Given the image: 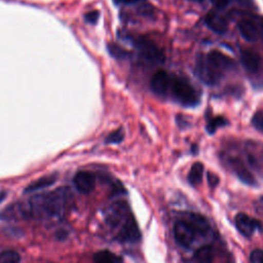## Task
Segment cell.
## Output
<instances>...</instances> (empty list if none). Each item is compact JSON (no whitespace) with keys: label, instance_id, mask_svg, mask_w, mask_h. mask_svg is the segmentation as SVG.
Instances as JSON below:
<instances>
[{"label":"cell","instance_id":"cell-31","mask_svg":"<svg viewBox=\"0 0 263 263\" xmlns=\"http://www.w3.org/2000/svg\"><path fill=\"white\" fill-rule=\"evenodd\" d=\"M140 1H144V0H115L116 3H123V4H133Z\"/></svg>","mask_w":263,"mask_h":263},{"label":"cell","instance_id":"cell-8","mask_svg":"<svg viewBox=\"0 0 263 263\" xmlns=\"http://www.w3.org/2000/svg\"><path fill=\"white\" fill-rule=\"evenodd\" d=\"M170 84H171V75L163 70L157 71L153 75L150 82L152 91L159 97H164L170 89Z\"/></svg>","mask_w":263,"mask_h":263},{"label":"cell","instance_id":"cell-34","mask_svg":"<svg viewBox=\"0 0 263 263\" xmlns=\"http://www.w3.org/2000/svg\"><path fill=\"white\" fill-rule=\"evenodd\" d=\"M260 26H261V32H262V35H263V18H262V21L260 23Z\"/></svg>","mask_w":263,"mask_h":263},{"label":"cell","instance_id":"cell-17","mask_svg":"<svg viewBox=\"0 0 263 263\" xmlns=\"http://www.w3.org/2000/svg\"><path fill=\"white\" fill-rule=\"evenodd\" d=\"M57 181V175L53 174V175H49V176H44L36 181H34L33 183L29 184L24 192L25 193H30V192H33V191H36V190H39V189H43V188H46V187H49L50 185H52L54 182Z\"/></svg>","mask_w":263,"mask_h":263},{"label":"cell","instance_id":"cell-20","mask_svg":"<svg viewBox=\"0 0 263 263\" xmlns=\"http://www.w3.org/2000/svg\"><path fill=\"white\" fill-rule=\"evenodd\" d=\"M93 263H116V257L110 251H99L93 256Z\"/></svg>","mask_w":263,"mask_h":263},{"label":"cell","instance_id":"cell-27","mask_svg":"<svg viewBox=\"0 0 263 263\" xmlns=\"http://www.w3.org/2000/svg\"><path fill=\"white\" fill-rule=\"evenodd\" d=\"M99 11H97V10H93V11H89V12H87L85 15H84V20H85V22H87V23H90V24H95V23H97V21H98V18H99Z\"/></svg>","mask_w":263,"mask_h":263},{"label":"cell","instance_id":"cell-13","mask_svg":"<svg viewBox=\"0 0 263 263\" xmlns=\"http://www.w3.org/2000/svg\"><path fill=\"white\" fill-rule=\"evenodd\" d=\"M184 221H186L191 226V228L193 229L195 234L205 235L211 230L208 220L199 214L189 213L186 215V219Z\"/></svg>","mask_w":263,"mask_h":263},{"label":"cell","instance_id":"cell-16","mask_svg":"<svg viewBox=\"0 0 263 263\" xmlns=\"http://www.w3.org/2000/svg\"><path fill=\"white\" fill-rule=\"evenodd\" d=\"M240 62L243 68L251 74L257 73L260 66L259 55L250 49H245L240 53Z\"/></svg>","mask_w":263,"mask_h":263},{"label":"cell","instance_id":"cell-15","mask_svg":"<svg viewBox=\"0 0 263 263\" xmlns=\"http://www.w3.org/2000/svg\"><path fill=\"white\" fill-rule=\"evenodd\" d=\"M125 212H126V206L122 205L121 202H116L111 204L105 213L106 222L112 227L117 226L125 217Z\"/></svg>","mask_w":263,"mask_h":263},{"label":"cell","instance_id":"cell-23","mask_svg":"<svg viewBox=\"0 0 263 263\" xmlns=\"http://www.w3.org/2000/svg\"><path fill=\"white\" fill-rule=\"evenodd\" d=\"M108 50L112 57L118 60L125 59L128 55V51L125 50L123 47L115 44V43H110L108 44Z\"/></svg>","mask_w":263,"mask_h":263},{"label":"cell","instance_id":"cell-7","mask_svg":"<svg viewBox=\"0 0 263 263\" xmlns=\"http://www.w3.org/2000/svg\"><path fill=\"white\" fill-rule=\"evenodd\" d=\"M174 234L176 241L183 248L190 247L196 235L186 221H178L175 223Z\"/></svg>","mask_w":263,"mask_h":263},{"label":"cell","instance_id":"cell-18","mask_svg":"<svg viewBox=\"0 0 263 263\" xmlns=\"http://www.w3.org/2000/svg\"><path fill=\"white\" fill-rule=\"evenodd\" d=\"M196 263H212L214 260V251L211 246H203L197 249L194 254Z\"/></svg>","mask_w":263,"mask_h":263},{"label":"cell","instance_id":"cell-33","mask_svg":"<svg viewBox=\"0 0 263 263\" xmlns=\"http://www.w3.org/2000/svg\"><path fill=\"white\" fill-rule=\"evenodd\" d=\"M189 1H192V2H196V3H201V2H203L204 0H189Z\"/></svg>","mask_w":263,"mask_h":263},{"label":"cell","instance_id":"cell-28","mask_svg":"<svg viewBox=\"0 0 263 263\" xmlns=\"http://www.w3.org/2000/svg\"><path fill=\"white\" fill-rule=\"evenodd\" d=\"M208 181H209L210 186L214 188V187H216V186L218 185V183H219V178H218V176L215 175L214 173L209 172V173H208Z\"/></svg>","mask_w":263,"mask_h":263},{"label":"cell","instance_id":"cell-11","mask_svg":"<svg viewBox=\"0 0 263 263\" xmlns=\"http://www.w3.org/2000/svg\"><path fill=\"white\" fill-rule=\"evenodd\" d=\"M239 34L241 37L249 41V42H254L259 38V27L258 25L251 18H242L238 22L237 24Z\"/></svg>","mask_w":263,"mask_h":263},{"label":"cell","instance_id":"cell-4","mask_svg":"<svg viewBox=\"0 0 263 263\" xmlns=\"http://www.w3.org/2000/svg\"><path fill=\"white\" fill-rule=\"evenodd\" d=\"M194 73L197 78L206 85H216L222 77L212 68L205 55L199 54L194 66Z\"/></svg>","mask_w":263,"mask_h":263},{"label":"cell","instance_id":"cell-3","mask_svg":"<svg viewBox=\"0 0 263 263\" xmlns=\"http://www.w3.org/2000/svg\"><path fill=\"white\" fill-rule=\"evenodd\" d=\"M135 45L145 62L152 65H159L164 62V53L154 41L141 36L135 40Z\"/></svg>","mask_w":263,"mask_h":263},{"label":"cell","instance_id":"cell-5","mask_svg":"<svg viewBox=\"0 0 263 263\" xmlns=\"http://www.w3.org/2000/svg\"><path fill=\"white\" fill-rule=\"evenodd\" d=\"M205 58L210 65L213 67V69L222 77L225 73L232 71L235 68L234 61L218 50L210 51L208 54H205Z\"/></svg>","mask_w":263,"mask_h":263},{"label":"cell","instance_id":"cell-32","mask_svg":"<svg viewBox=\"0 0 263 263\" xmlns=\"http://www.w3.org/2000/svg\"><path fill=\"white\" fill-rule=\"evenodd\" d=\"M237 2H239L241 5H248V6H250V5H252V0H236Z\"/></svg>","mask_w":263,"mask_h":263},{"label":"cell","instance_id":"cell-24","mask_svg":"<svg viewBox=\"0 0 263 263\" xmlns=\"http://www.w3.org/2000/svg\"><path fill=\"white\" fill-rule=\"evenodd\" d=\"M124 139V132L122 128H118L111 134H109L106 138V143L108 144H119Z\"/></svg>","mask_w":263,"mask_h":263},{"label":"cell","instance_id":"cell-19","mask_svg":"<svg viewBox=\"0 0 263 263\" xmlns=\"http://www.w3.org/2000/svg\"><path fill=\"white\" fill-rule=\"evenodd\" d=\"M202 174H203V164L201 162H194L189 171L188 174V182L196 186L198 185L202 180Z\"/></svg>","mask_w":263,"mask_h":263},{"label":"cell","instance_id":"cell-10","mask_svg":"<svg viewBox=\"0 0 263 263\" xmlns=\"http://www.w3.org/2000/svg\"><path fill=\"white\" fill-rule=\"evenodd\" d=\"M73 181L76 189L84 194L91 192L96 186V178L93 174L89 172H78Z\"/></svg>","mask_w":263,"mask_h":263},{"label":"cell","instance_id":"cell-9","mask_svg":"<svg viewBox=\"0 0 263 263\" xmlns=\"http://www.w3.org/2000/svg\"><path fill=\"white\" fill-rule=\"evenodd\" d=\"M228 163L230 165V167L232 168V171L234 172V174L236 175V177L245 184L247 185H255L256 184V180L255 177L253 176V174L248 170V167L245 165V163L237 157L234 158H230L228 160Z\"/></svg>","mask_w":263,"mask_h":263},{"label":"cell","instance_id":"cell-6","mask_svg":"<svg viewBox=\"0 0 263 263\" xmlns=\"http://www.w3.org/2000/svg\"><path fill=\"white\" fill-rule=\"evenodd\" d=\"M234 223L238 232L248 238L254 234L255 230L262 231L263 229V226L260 221L248 216L245 213L237 214L235 216Z\"/></svg>","mask_w":263,"mask_h":263},{"label":"cell","instance_id":"cell-12","mask_svg":"<svg viewBox=\"0 0 263 263\" xmlns=\"http://www.w3.org/2000/svg\"><path fill=\"white\" fill-rule=\"evenodd\" d=\"M204 23L212 31L218 34L225 33L228 28L226 18L221 13L214 10H211L206 13L204 16Z\"/></svg>","mask_w":263,"mask_h":263},{"label":"cell","instance_id":"cell-1","mask_svg":"<svg viewBox=\"0 0 263 263\" xmlns=\"http://www.w3.org/2000/svg\"><path fill=\"white\" fill-rule=\"evenodd\" d=\"M70 195L68 188H60L48 193L35 195L28 202L30 217L37 220L63 217Z\"/></svg>","mask_w":263,"mask_h":263},{"label":"cell","instance_id":"cell-14","mask_svg":"<svg viewBox=\"0 0 263 263\" xmlns=\"http://www.w3.org/2000/svg\"><path fill=\"white\" fill-rule=\"evenodd\" d=\"M118 238L124 241H136L140 238V231L133 217H128L121 227Z\"/></svg>","mask_w":263,"mask_h":263},{"label":"cell","instance_id":"cell-26","mask_svg":"<svg viewBox=\"0 0 263 263\" xmlns=\"http://www.w3.org/2000/svg\"><path fill=\"white\" fill-rule=\"evenodd\" d=\"M251 263H263V251L262 250H254L250 255Z\"/></svg>","mask_w":263,"mask_h":263},{"label":"cell","instance_id":"cell-22","mask_svg":"<svg viewBox=\"0 0 263 263\" xmlns=\"http://www.w3.org/2000/svg\"><path fill=\"white\" fill-rule=\"evenodd\" d=\"M225 124H227V120L224 117H222V116L213 117V118H210L208 120L206 130H208L209 134H214L218 127L223 126Z\"/></svg>","mask_w":263,"mask_h":263},{"label":"cell","instance_id":"cell-25","mask_svg":"<svg viewBox=\"0 0 263 263\" xmlns=\"http://www.w3.org/2000/svg\"><path fill=\"white\" fill-rule=\"evenodd\" d=\"M252 125L259 132L263 133V112L257 111L252 117Z\"/></svg>","mask_w":263,"mask_h":263},{"label":"cell","instance_id":"cell-30","mask_svg":"<svg viewBox=\"0 0 263 263\" xmlns=\"http://www.w3.org/2000/svg\"><path fill=\"white\" fill-rule=\"evenodd\" d=\"M255 210L258 214L263 215V196H260L255 202Z\"/></svg>","mask_w":263,"mask_h":263},{"label":"cell","instance_id":"cell-21","mask_svg":"<svg viewBox=\"0 0 263 263\" xmlns=\"http://www.w3.org/2000/svg\"><path fill=\"white\" fill-rule=\"evenodd\" d=\"M21 256L13 250H4L0 253V263H20Z\"/></svg>","mask_w":263,"mask_h":263},{"label":"cell","instance_id":"cell-2","mask_svg":"<svg viewBox=\"0 0 263 263\" xmlns=\"http://www.w3.org/2000/svg\"><path fill=\"white\" fill-rule=\"evenodd\" d=\"M170 90L174 100L184 107H194L200 101L197 90L186 77L179 75L171 76Z\"/></svg>","mask_w":263,"mask_h":263},{"label":"cell","instance_id":"cell-29","mask_svg":"<svg viewBox=\"0 0 263 263\" xmlns=\"http://www.w3.org/2000/svg\"><path fill=\"white\" fill-rule=\"evenodd\" d=\"M211 2L217 9H224L228 5L229 0H211Z\"/></svg>","mask_w":263,"mask_h":263}]
</instances>
